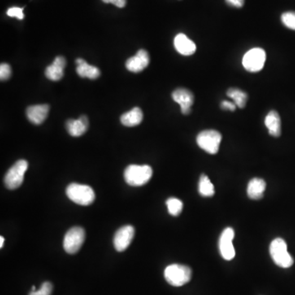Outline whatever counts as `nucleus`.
I'll list each match as a JSON object with an SVG mask.
<instances>
[{"label": "nucleus", "mask_w": 295, "mask_h": 295, "mask_svg": "<svg viewBox=\"0 0 295 295\" xmlns=\"http://www.w3.org/2000/svg\"><path fill=\"white\" fill-rule=\"evenodd\" d=\"M143 112L140 108H134L121 117V122L126 127H136L143 121Z\"/></svg>", "instance_id": "nucleus-20"}, {"label": "nucleus", "mask_w": 295, "mask_h": 295, "mask_svg": "<svg viewBox=\"0 0 295 295\" xmlns=\"http://www.w3.org/2000/svg\"><path fill=\"white\" fill-rule=\"evenodd\" d=\"M221 107L224 110H230V111L233 112L235 111L237 106L235 105V103L229 102V101L225 100V101H222V104H221Z\"/></svg>", "instance_id": "nucleus-28"}, {"label": "nucleus", "mask_w": 295, "mask_h": 295, "mask_svg": "<svg viewBox=\"0 0 295 295\" xmlns=\"http://www.w3.org/2000/svg\"><path fill=\"white\" fill-rule=\"evenodd\" d=\"M234 238L235 231L231 227L225 229L220 237V253L222 254V257L227 261L233 259L235 256V247L232 243Z\"/></svg>", "instance_id": "nucleus-9"}, {"label": "nucleus", "mask_w": 295, "mask_h": 295, "mask_svg": "<svg viewBox=\"0 0 295 295\" xmlns=\"http://www.w3.org/2000/svg\"><path fill=\"white\" fill-rule=\"evenodd\" d=\"M149 64V56L148 52L140 49L136 56L127 59L126 67L131 72H140L148 67Z\"/></svg>", "instance_id": "nucleus-12"}, {"label": "nucleus", "mask_w": 295, "mask_h": 295, "mask_svg": "<svg viewBox=\"0 0 295 295\" xmlns=\"http://www.w3.org/2000/svg\"><path fill=\"white\" fill-rule=\"evenodd\" d=\"M11 67L7 63H3L0 66V78L2 80H6L11 76Z\"/></svg>", "instance_id": "nucleus-27"}, {"label": "nucleus", "mask_w": 295, "mask_h": 295, "mask_svg": "<svg viewBox=\"0 0 295 295\" xmlns=\"http://www.w3.org/2000/svg\"><path fill=\"white\" fill-rule=\"evenodd\" d=\"M28 168V162L26 160H19L9 169L5 175V186L9 189H16L23 184L24 175Z\"/></svg>", "instance_id": "nucleus-5"}, {"label": "nucleus", "mask_w": 295, "mask_h": 295, "mask_svg": "<svg viewBox=\"0 0 295 295\" xmlns=\"http://www.w3.org/2000/svg\"><path fill=\"white\" fill-rule=\"evenodd\" d=\"M174 46L182 55H192L196 51V45L184 34H178L174 39Z\"/></svg>", "instance_id": "nucleus-15"}, {"label": "nucleus", "mask_w": 295, "mask_h": 295, "mask_svg": "<svg viewBox=\"0 0 295 295\" xmlns=\"http://www.w3.org/2000/svg\"><path fill=\"white\" fill-rule=\"evenodd\" d=\"M227 94L229 98H231V100H234L235 105L238 108L243 109L245 106V105H246L248 95H247L246 93H244V91L240 90L239 89H235V88H232V89H228Z\"/></svg>", "instance_id": "nucleus-22"}, {"label": "nucleus", "mask_w": 295, "mask_h": 295, "mask_svg": "<svg viewBox=\"0 0 295 295\" xmlns=\"http://www.w3.org/2000/svg\"><path fill=\"white\" fill-rule=\"evenodd\" d=\"M153 170L148 165H130L125 170L124 178L131 186H142L151 179Z\"/></svg>", "instance_id": "nucleus-1"}, {"label": "nucleus", "mask_w": 295, "mask_h": 295, "mask_svg": "<svg viewBox=\"0 0 295 295\" xmlns=\"http://www.w3.org/2000/svg\"><path fill=\"white\" fill-rule=\"evenodd\" d=\"M222 142V135L214 130H206L197 136V144L201 149L210 154H216Z\"/></svg>", "instance_id": "nucleus-6"}, {"label": "nucleus", "mask_w": 295, "mask_h": 295, "mask_svg": "<svg viewBox=\"0 0 295 295\" xmlns=\"http://www.w3.org/2000/svg\"><path fill=\"white\" fill-rule=\"evenodd\" d=\"M4 244H5V238L1 236V237H0V248H3Z\"/></svg>", "instance_id": "nucleus-31"}, {"label": "nucleus", "mask_w": 295, "mask_h": 295, "mask_svg": "<svg viewBox=\"0 0 295 295\" xmlns=\"http://www.w3.org/2000/svg\"><path fill=\"white\" fill-rule=\"evenodd\" d=\"M67 64L66 59L63 57H57L52 64L45 69V76L49 80L57 81L62 79L64 75V68Z\"/></svg>", "instance_id": "nucleus-13"}, {"label": "nucleus", "mask_w": 295, "mask_h": 295, "mask_svg": "<svg viewBox=\"0 0 295 295\" xmlns=\"http://www.w3.org/2000/svg\"><path fill=\"white\" fill-rule=\"evenodd\" d=\"M199 192L204 197H212L214 195L215 188L208 175H201L199 182Z\"/></svg>", "instance_id": "nucleus-21"}, {"label": "nucleus", "mask_w": 295, "mask_h": 295, "mask_svg": "<svg viewBox=\"0 0 295 295\" xmlns=\"http://www.w3.org/2000/svg\"><path fill=\"white\" fill-rule=\"evenodd\" d=\"M266 62V53L260 48H254L247 52L243 58V66L247 71L257 72L264 67Z\"/></svg>", "instance_id": "nucleus-7"}, {"label": "nucleus", "mask_w": 295, "mask_h": 295, "mask_svg": "<svg viewBox=\"0 0 295 295\" xmlns=\"http://www.w3.org/2000/svg\"><path fill=\"white\" fill-rule=\"evenodd\" d=\"M53 291V285L50 282L43 283L40 289L36 291H31L29 295H51Z\"/></svg>", "instance_id": "nucleus-25"}, {"label": "nucleus", "mask_w": 295, "mask_h": 295, "mask_svg": "<svg viewBox=\"0 0 295 295\" xmlns=\"http://www.w3.org/2000/svg\"><path fill=\"white\" fill-rule=\"evenodd\" d=\"M8 16L11 18H17L20 20H23L24 18V14H23V8L13 7L9 9L7 12Z\"/></svg>", "instance_id": "nucleus-26"}, {"label": "nucleus", "mask_w": 295, "mask_h": 295, "mask_svg": "<svg viewBox=\"0 0 295 295\" xmlns=\"http://www.w3.org/2000/svg\"><path fill=\"white\" fill-rule=\"evenodd\" d=\"M76 72L78 75L82 78L89 79H97L100 76V71L98 67H93L92 65L87 63L82 58H78L76 61Z\"/></svg>", "instance_id": "nucleus-18"}, {"label": "nucleus", "mask_w": 295, "mask_h": 295, "mask_svg": "<svg viewBox=\"0 0 295 295\" xmlns=\"http://www.w3.org/2000/svg\"><path fill=\"white\" fill-rule=\"evenodd\" d=\"M167 207L168 209V213L171 216L176 217L180 215L183 209V203L176 198H170L167 200Z\"/></svg>", "instance_id": "nucleus-23"}, {"label": "nucleus", "mask_w": 295, "mask_h": 295, "mask_svg": "<svg viewBox=\"0 0 295 295\" xmlns=\"http://www.w3.org/2000/svg\"><path fill=\"white\" fill-rule=\"evenodd\" d=\"M270 254L275 264L282 268H288L293 264V257L287 250V244L281 238H276L271 242Z\"/></svg>", "instance_id": "nucleus-4"}, {"label": "nucleus", "mask_w": 295, "mask_h": 295, "mask_svg": "<svg viewBox=\"0 0 295 295\" xmlns=\"http://www.w3.org/2000/svg\"><path fill=\"white\" fill-rule=\"evenodd\" d=\"M135 236V228L132 226H125L119 229L114 235V244L116 250L123 252L130 246Z\"/></svg>", "instance_id": "nucleus-10"}, {"label": "nucleus", "mask_w": 295, "mask_h": 295, "mask_svg": "<svg viewBox=\"0 0 295 295\" xmlns=\"http://www.w3.org/2000/svg\"><path fill=\"white\" fill-rule=\"evenodd\" d=\"M281 21L285 27L295 31V12H286L282 14Z\"/></svg>", "instance_id": "nucleus-24"}, {"label": "nucleus", "mask_w": 295, "mask_h": 295, "mask_svg": "<svg viewBox=\"0 0 295 295\" xmlns=\"http://www.w3.org/2000/svg\"><path fill=\"white\" fill-rule=\"evenodd\" d=\"M165 279L172 286L180 287L191 280L192 271L189 266L180 264H171L164 271Z\"/></svg>", "instance_id": "nucleus-3"}, {"label": "nucleus", "mask_w": 295, "mask_h": 295, "mask_svg": "<svg viewBox=\"0 0 295 295\" xmlns=\"http://www.w3.org/2000/svg\"><path fill=\"white\" fill-rule=\"evenodd\" d=\"M226 1L228 5L236 8L243 7L244 3V0H226Z\"/></svg>", "instance_id": "nucleus-30"}, {"label": "nucleus", "mask_w": 295, "mask_h": 295, "mask_svg": "<svg viewBox=\"0 0 295 295\" xmlns=\"http://www.w3.org/2000/svg\"><path fill=\"white\" fill-rule=\"evenodd\" d=\"M67 132L73 137H79L86 132L89 127V120L85 116H81L77 120H68L67 122Z\"/></svg>", "instance_id": "nucleus-16"}, {"label": "nucleus", "mask_w": 295, "mask_h": 295, "mask_svg": "<svg viewBox=\"0 0 295 295\" xmlns=\"http://www.w3.org/2000/svg\"><path fill=\"white\" fill-rule=\"evenodd\" d=\"M66 193L69 200L82 206L90 205L95 200L93 189L85 184L71 183L67 186Z\"/></svg>", "instance_id": "nucleus-2"}, {"label": "nucleus", "mask_w": 295, "mask_h": 295, "mask_svg": "<svg viewBox=\"0 0 295 295\" xmlns=\"http://www.w3.org/2000/svg\"><path fill=\"white\" fill-rule=\"evenodd\" d=\"M49 106L48 105H33L27 109L28 120L35 125H40L45 122L49 114Z\"/></svg>", "instance_id": "nucleus-14"}, {"label": "nucleus", "mask_w": 295, "mask_h": 295, "mask_svg": "<svg viewBox=\"0 0 295 295\" xmlns=\"http://www.w3.org/2000/svg\"><path fill=\"white\" fill-rule=\"evenodd\" d=\"M172 99L180 105L182 114L187 115L190 113L191 107L194 101V97L191 91L183 88L175 89L172 93Z\"/></svg>", "instance_id": "nucleus-11"}, {"label": "nucleus", "mask_w": 295, "mask_h": 295, "mask_svg": "<svg viewBox=\"0 0 295 295\" xmlns=\"http://www.w3.org/2000/svg\"><path fill=\"white\" fill-rule=\"evenodd\" d=\"M105 4H113L118 8H124L127 4V0H102Z\"/></svg>", "instance_id": "nucleus-29"}, {"label": "nucleus", "mask_w": 295, "mask_h": 295, "mask_svg": "<svg viewBox=\"0 0 295 295\" xmlns=\"http://www.w3.org/2000/svg\"><path fill=\"white\" fill-rule=\"evenodd\" d=\"M266 189V182L260 178H253L249 181L247 193L252 200H260L263 197Z\"/></svg>", "instance_id": "nucleus-19"}, {"label": "nucleus", "mask_w": 295, "mask_h": 295, "mask_svg": "<svg viewBox=\"0 0 295 295\" xmlns=\"http://www.w3.org/2000/svg\"><path fill=\"white\" fill-rule=\"evenodd\" d=\"M85 238L84 229L81 227H73L70 229L65 235L63 247L67 253L74 254L80 250Z\"/></svg>", "instance_id": "nucleus-8"}, {"label": "nucleus", "mask_w": 295, "mask_h": 295, "mask_svg": "<svg viewBox=\"0 0 295 295\" xmlns=\"http://www.w3.org/2000/svg\"><path fill=\"white\" fill-rule=\"evenodd\" d=\"M265 125L271 136L279 137L281 135V121L277 112L275 110L269 112L265 118Z\"/></svg>", "instance_id": "nucleus-17"}]
</instances>
